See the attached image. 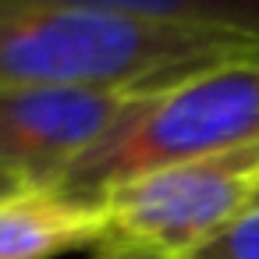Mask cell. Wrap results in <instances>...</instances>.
<instances>
[{
	"label": "cell",
	"instance_id": "cell-6",
	"mask_svg": "<svg viewBox=\"0 0 259 259\" xmlns=\"http://www.w3.org/2000/svg\"><path fill=\"white\" fill-rule=\"evenodd\" d=\"M64 4H82L163 25L224 29L259 39V0H64Z\"/></svg>",
	"mask_w": 259,
	"mask_h": 259
},
{
	"label": "cell",
	"instance_id": "cell-2",
	"mask_svg": "<svg viewBox=\"0 0 259 259\" xmlns=\"http://www.w3.org/2000/svg\"><path fill=\"white\" fill-rule=\"evenodd\" d=\"M259 142V57L227 61L146 93L82 160L68 167L57 188L100 206L117 185L149 170L217 156Z\"/></svg>",
	"mask_w": 259,
	"mask_h": 259
},
{
	"label": "cell",
	"instance_id": "cell-4",
	"mask_svg": "<svg viewBox=\"0 0 259 259\" xmlns=\"http://www.w3.org/2000/svg\"><path fill=\"white\" fill-rule=\"evenodd\" d=\"M146 93L0 82V167L57 188L75 160H82Z\"/></svg>",
	"mask_w": 259,
	"mask_h": 259
},
{
	"label": "cell",
	"instance_id": "cell-5",
	"mask_svg": "<svg viewBox=\"0 0 259 259\" xmlns=\"http://www.w3.org/2000/svg\"><path fill=\"white\" fill-rule=\"evenodd\" d=\"M103 238V209L61 188H25L0 199V259H57L100 248Z\"/></svg>",
	"mask_w": 259,
	"mask_h": 259
},
{
	"label": "cell",
	"instance_id": "cell-10",
	"mask_svg": "<svg viewBox=\"0 0 259 259\" xmlns=\"http://www.w3.org/2000/svg\"><path fill=\"white\" fill-rule=\"evenodd\" d=\"M255 206H259V199H255ZM255 206H252V209H255Z\"/></svg>",
	"mask_w": 259,
	"mask_h": 259
},
{
	"label": "cell",
	"instance_id": "cell-8",
	"mask_svg": "<svg viewBox=\"0 0 259 259\" xmlns=\"http://www.w3.org/2000/svg\"><path fill=\"white\" fill-rule=\"evenodd\" d=\"M96 259H163V255L139 252V248H121V245H100L96 248Z\"/></svg>",
	"mask_w": 259,
	"mask_h": 259
},
{
	"label": "cell",
	"instance_id": "cell-3",
	"mask_svg": "<svg viewBox=\"0 0 259 259\" xmlns=\"http://www.w3.org/2000/svg\"><path fill=\"white\" fill-rule=\"evenodd\" d=\"M259 199V142L170 163L132 178L100 199L103 245L163 259H192Z\"/></svg>",
	"mask_w": 259,
	"mask_h": 259
},
{
	"label": "cell",
	"instance_id": "cell-7",
	"mask_svg": "<svg viewBox=\"0 0 259 259\" xmlns=\"http://www.w3.org/2000/svg\"><path fill=\"white\" fill-rule=\"evenodd\" d=\"M192 259H259V206L234 220L227 231H220Z\"/></svg>",
	"mask_w": 259,
	"mask_h": 259
},
{
	"label": "cell",
	"instance_id": "cell-1",
	"mask_svg": "<svg viewBox=\"0 0 259 259\" xmlns=\"http://www.w3.org/2000/svg\"><path fill=\"white\" fill-rule=\"evenodd\" d=\"M259 57V39L163 25L64 0H0V82L156 93L206 68Z\"/></svg>",
	"mask_w": 259,
	"mask_h": 259
},
{
	"label": "cell",
	"instance_id": "cell-9",
	"mask_svg": "<svg viewBox=\"0 0 259 259\" xmlns=\"http://www.w3.org/2000/svg\"><path fill=\"white\" fill-rule=\"evenodd\" d=\"M25 188H36V185L25 181L22 174L8 170V167H0V199H4V195H15V192H25Z\"/></svg>",
	"mask_w": 259,
	"mask_h": 259
}]
</instances>
